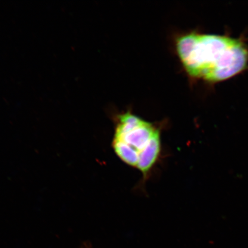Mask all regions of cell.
<instances>
[{
	"mask_svg": "<svg viewBox=\"0 0 248 248\" xmlns=\"http://www.w3.org/2000/svg\"><path fill=\"white\" fill-rule=\"evenodd\" d=\"M159 135L160 129L153 124L128 111L117 117L112 146L121 160L136 168L139 156Z\"/></svg>",
	"mask_w": 248,
	"mask_h": 248,
	"instance_id": "cell-2",
	"label": "cell"
},
{
	"mask_svg": "<svg viewBox=\"0 0 248 248\" xmlns=\"http://www.w3.org/2000/svg\"><path fill=\"white\" fill-rule=\"evenodd\" d=\"M176 49L187 73L195 78L216 82L236 75L246 67L248 52L239 40L195 32L176 39Z\"/></svg>",
	"mask_w": 248,
	"mask_h": 248,
	"instance_id": "cell-1",
	"label": "cell"
},
{
	"mask_svg": "<svg viewBox=\"0 0 248 248\" xmlns=\"http://www.w3.org/2000/svg\"><path fill=\"white\" fill-rule=\"evenodd\" d=\"M162 149L161 135L156 136L148 146L139 156L136 169L142 173L144 178L147 177L149 173L159 159Z\"/></svg>",
	"mask_w": 248,
	"mask_h": 248,
	"instance_id": "cell-3",
	"label": "cell"
}]
</instances>
